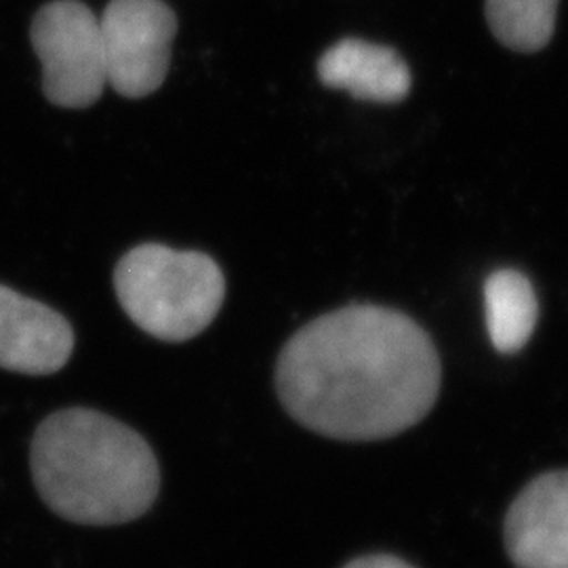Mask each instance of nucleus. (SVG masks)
Segmentation results:
<instances>
[{
    "mask_svg": "<svg viewBox=\"0 0 568 568\" xmlns=\"http://www.w3.org/2000/svg\"><path fill=\"white\" fill-rule=\"evenodd\" d=\"M284 410L326 438L366 443L417 426L440 392V358L398 310L347 305L300 328L276 365Z\"/></svg>",
    "mask_w": 568,
    "mask_h": 568,
    "instance_id": "f257e3e1",
    "label": "nucleus"
},
{
    "mask_svg": "<svg viewBox=\"0 0 568 568\" xmlns=\"http://www.w3.org/2000/svg\"><path fill=\"white\" fill-rule=\"evenodd\" d=\"M30 467L42 501L63 520L114 527L142 518L161 490L154 450L93 408H63L37 427Z\"/></svg>",
    "mask_w": 568,
    "mask_h": 568,
    "instance_id": "f03ea898",
    "label": "nucleus"
},
{
    "mask_svg": "<svg viewBox=\"0 0 568 568\" xmlns=\"http://www.w3.org/2000/svg\"><path fill=\"white\" fill-rule=\"evenodd\" d=\"M114 288L126 316L148 335L182 344L215 321L225 278L209 255L164 244H140L114 270Z\"/></svg>",
    "mask_w": 568,
    "mask_h": 568,
    "instance_id": "7ed1b4c3",
    "label": "nucleus"
},
{
    "mask_svg": "<svg viewBox=\"0 0 568 568\" xmlns=\"http://www.w3.org/2000/svg\"><path fill=\"white\" fill-rule=\"evenodd\" d=\"M30 41L42 65V93L68 110L89 108L108 84L102 26L81 0L47 2L32 20Z\"/></svg>",
    "mask_w": 568,
    "mask_h": 568,
    "instance_id": "20e7f679",
    "label": "nucleus"
},
{
    "mask_svg": "<svg viewBox=\"0 0 568 568\" xmlns=\"http://www.w3.org/2000/svg\"><path fill=\"white\" fill-rule=\"evenodd\" d=\"M108 84L129 100L163 87L178 18L163 0H110L100 20Z\"/></svg>",
    "mask_w": 568,
    "mask_h": 568,
    "instance_id": "39448f33",
    "label": "nucleus"
},
{
    "mask_svg": "<svg viewBox=\"0 0 568 568\" xmlns=\"http://www.w3.org/2000/svg\"><path fill=\"white\" fill-rule=\"evenodd\" d=\"M506 548L518 568H568V469L523 488L506 518Z\"/></svg>",
    "mask_w": 568,
    "mask_h": 568,
    "instance_id": "423d86ee",
    "label": "nucleus"
},
{
    "mask_svg": "<svg viewBox=\"0 0 568 568\" xmlns=\"http://www.w3.org/2000/svg\"><path fill=\"white\" fill-rule=\"evenodd\" d=\"M74 352V331L53 307L0 284V368L53 375Z\"/></svg>",
    "mask_w": 568,
    "mask_h": 568,
    "instance_id": "0eeeda50",
    "label": "nucleus"
},
{
    "mask_svg": "<svg viewBox=\"0 0 568 568\" xmlns=\"http://www.w3.org/2000/svg\"><path fill=\"white\" fill-rule=\"evenodd\" d=\"M316 70L325 87L345 91L361 102H403L413 82L398 51L361 39H345L326 49Z\"/></svg>",
    "mask_w": 568,
    "mask_h": 568,
    "instance_id": "6e6552de",
    "label": "nucleus"
},
{
    "mask_svg": "<svg viewBox=\"0 0 568 568\" xmlns=\"http://www.w3.org/2000/svg\"><path fill=\"white\" fill-rule=\"evenodd\" d=\"M488 337L501 354H514L528 344L539 302L527 276L518 270H497L485 283Z\"/></svg>",
    "mask_w": 568,
    "mask_h": 568,
    "instance_id": "1a4fd4ad",
    "label": "nucleus"
},
{
    "mask_svg": "<svg viewBox=\"0 0 568 568\" xmlns=\"http://www.w3.org/2000/svg\"><path fill=\"white\" fill-rule=\"evenodd\" d=\"M487 21L495 39L518 53H537L548 47L558 0H487Z\"/></svg>",
    "mask_w": 568,
    "mask_h": 568,
    "instance_id": "9d476101",
    "label": "nucleus"
},
{
    "mask_svg": "<svg viewBox=\"0 0 568 568\" xmlns=\"http://www.w3.org/2000/svg\"><path fill=\"white\" fill-rule=\"evenodd\" d=\"M344 568H415L403 558L392 554H366L349 560Z\"/></svg>",
    "mask_w": 568,
    "mask_h": 568,
    "instance_id": "9b49d317",
    "label": "nucleus"
}]
</instances>
